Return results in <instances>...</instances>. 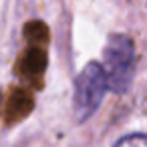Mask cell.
<instances>
[{
    "instance_id": "cell-1",
    "label": "cell",
    "mask_w": 147,
    "mask_h": 147,
    "mask_svg": "<svg viewBox=\"0 0 147 147\" xmlns=\"http://www.w3.org/2000/svg\"><path fill=\"white\" fill-rule=\"evenodd\" d=\"M103 69L111 91L125 93L129 89L135 69V49L133 40L127 34H113L107 40Z\"/></svg>"
},
{
    "instance_id": "cell-2",
    "label": "cell",
    "mask_w": 147,
    "mask_h": 147,
    "mask_svg": "<svg viewBox=\"0 0 147 147\" xmlns=\"http://www.w3.org/2000/svg\"><path fill=\"white\" fill-rule=\"evenodd\" d=\"M107 89H109V81H107L103 65L101 63H89L75 79L73 109H75L77 121L89 119L99 109Z\"/></svg>"
},
{
    "instance_id": "cell-3",
    "label": "cell",
    "mask_w": 147,
    "mask_h": 147,
    "mask_svg": "<svg viewBox=\"0 0 147 147\" xmlns=\"http://www.w3.org/2000/svg\"><path fill=\"white\" fill-rule=\"evenodd\" d=\"M113 147H147V133H131V135H125Z\"/></svg>"
}]
</instances>
